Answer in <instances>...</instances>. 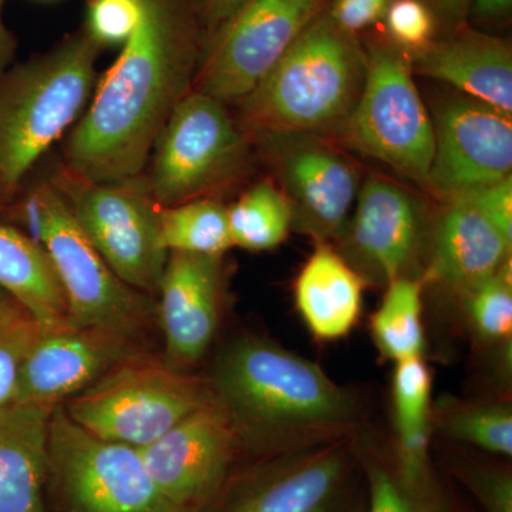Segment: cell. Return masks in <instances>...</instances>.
Masks as SVG:
<instances>
[{
    "label": "cell",
    "instance_id": "obj_25",
    "mask_svg": "<svg viewBox=\"0 0 512 512\" xmlns=\"http://www.w3.org/2000/svg\"><path fill=\"white\" fill-rule=\"evenodd\" d=\"M386 288L382 305L370 319V332L377 348L394 363L423 357V282L403 276Z\"/></svg>",
    "mask_w": 512,
    "mask_h": 512
},
{
    "label": "cell",
    "instance_id": "obj_38",
    "mask_svg": "<svg viewBox=\"0 0 512 512\" xmlns=\"http://www.w3.org/2000/svg\"><path fill=\"white\" fill-rule=\"evenodd\" d=\"M248 0H194L195 9L210 30H220Z\"/></svg>",
    "mask_w": 512,
    "mask_h": 512
},
{
    "label": "cell",
    "instance_id": "obj_34",
    "mask_svg": "<svg viewBox=\"0 0 512 512\" xmlns=\"http://www.w3.org/2000/svg\"><path fill=\"white\" fill-rule=\"evenodd\" d=\"M467 485L487 512H512V477L503 468L467 464L458 470Z\"/></svg>",
    "mask_w": 512,
    "mask_h": 512
},
{
    "label": "cell",
    "instance_id": "obj_36",
    "mask_svg": "<svg viewBox=\"0 0 512 512\" xmlns=\"http://www.w3.org/2000/svg\"><path fill=\"white\" fill-rule=\"evenodd\" d=\"M390 3L392 0H333L328 15L340 29L356 36L383 20Z\"/></svg>",
    "mask_w": 512,
    "mask_h": 512
},
{
    "label": "cell",
    "instance_id": "obj_30",
    "mask_svg": "<svg viewBox=\"0 0 512 512\" xmlns=\"http://www.w3.org/2000/svg\"><path fill=\"white\" fill-rule=\"evenodd\" d=\"M40 329L29 313L0 326V410L16 403L23 362Z\"/></svg>",
    "mask_w": 512,
    "mask_h": 512
},
{
    "label": "cell",
    "instance_id": "obj_3",
    "mask_svg": "<svg viewBox=\"0 0 512 512\" xmlns=\"http://www.w3.org/2000/svg\"><path fill=\"white\" fill-rule=\"evenodd\" d=\"M367 69L366 49L320 12L282 59L242 101L249 127L266 134L340 136L355 110Z\"/></svg>",
    "mask_w": 512,
    "mask_h": 512
},
{
    "label": "cell",
    "instance_id": "obj_13",
    "mask_svg": "<svg viewBox=\"0 0 512 512\" xmlns=\"http://www.w3.org/2000/svg\"><path fill=\"white\" fill-rule=\"evenodd\" d=\"M140 453L168 503L181 512H202L227 483L241 446L227 413L211 397Z\"/></svg>",
    "mask_w": 512,
    "mask_h": 512
},
{
    "label": "cell",
    "instance_id": "obj_28",
    "mask_svg": "<svg viewBox=\"0 0 512 512\" xmlns=\"http://www.w3.org/2000/svg\"><path fill=\"white\" fill-rule=\"evenodd\" d=\"M440 431L450 439L511 457L512 410L505 403L467 404L448 409L439 421Z\"/></svg>",
    "mask_w": 512,
    "mask_h": 512
},
{
    "label": "cell",
    "instance_id": "obj_26",
    "mask_svg": "<svg viewBox=\"0 0 512 512\" xmlns=\"http://www.w3.org/2000/svg\"><path fill=\"white\" fill-rule=\"evenodd\" d=\"M232 245L247 251H269L279 247L293 229L288 198L274 181L252 185L228 208Z\"/></svg>",
    "mask_w": 512,
    "mask_h": 512
},
{
    "label": "cell",
    "instance_id": "obj_16",
    "mask_svg": "<svg viewBox=\"0 0 512 512\" xmlns=\"http://www.w3.org/2000/svg\"><path fill=\"white\" fill-rule=\"evenodd\" d=\"M424 238L426 217L419 198L386 178L370 177L360 185L338 242L345 249L343 258L365 282L387 286L410 276Z\"/></svg>",
    "mask_w": 512,
    "mask_h": 512
},
{
    "label": "cell",
    "instance_id": "obj_15",
    "mask_svg": "<svg viewBox=\"0 0 512 512\" xmlns=\"http://www.w3.org/2000/svg\"><path fill=\"white\" fill-rule=\"evenodd\" d=\"M434 151L427 187L443 201L512 175L511 117L467 96L434 113Z\"/></svg>",
    "mask_w": 512,
    "mask_h": 512
},
{
    "label": "cell",
    "instance_id": "obj_4",
    "mask_svg": "<svg viewBox=\"0 0 512 512\" xmlns=\"http://www.w3.org/2000/svg\"><path fill=\"white\" fill-rule=\"evenodd\" d=\"M99 46L89 33H79L0 84L2 194L18 187L82 113L92 94Z\"/></svg>",
    "mask_w": 512,
    "mask_h": 512
},
{
    "label": "cell",
    "instance_id": "obj_14",
    "mask_svg": "<svg viewBox=\"0 0 512 512\" xmlns=\"http://www.w3.org/2000/svg\"><path fill=\"white\" fill-rule=\"evenodd\" d=\"M293 214V228L318 242L339 241L348 225L360 174L326 138L313 134H266Z\"/></svg>",
    "mask_w": 512,
    "mask_h": 512
},
{
    "label": "cell",
    "instance_id": "obj_37",
    "mask_svg": "<svg viewBox=\"0 0 512 512\" xmlns=\"http://www.w3.org/2000/svg\"><path fill=\"white\" fill-rule=\"evenodd\" d=\"M429 2L437 28L443 30L444 35L448 36L463 28L473 0H429Z\"/></svg>",
    "mask_w": 512,
    "mask_h": 512
},
{
    "label": "cell",
    "instance_id": "obj_6",
    "mask_svg": "<svg viewBox=\"0 0 512 512\" xmlns=\"http://www.w3.org/2000/svg\"><path fill=\"white\" fill-rule=\"evenodd\" d=\"M365 84L339 137L357 153L427 187L434 127L414 83L409 53L390 42L366 47Z\"/></svg>",
    "mask_w": 512,
    "mask_h": 512
},
{
    "label": "cell",
    "instance_id": "obj_11",
    "mask_svg": "<svg viewBox=\"0 0 512 512\" xmlns=\"http://www.w3.org/2000/svg\"><path fill=\"white\" fill-rule=\"evenodd\" d=\"M352 436L261 458L232 474L202 512H348L355 474Z\"/></svg>",
    "mask_w": 512,
    "mask_h": 512
},
{
    "label": "cell",
    "instance_id": "obj_8",
    "mask_svg": "<svg viewBox=\"0 0 512 512\" xmlns=\"http://www.w3.org/2000/svg\"><path fill=\"white\" fill-rule=\"evenodd\" d=\"M30 215L62 285L70 322L136 340L153 320L150 295L111 271L53 185L37 191Z\"/></svg>",
    "mask_w": 512,
    "mask_h": 512
},
{
    "label": "cell",
    "instance_id": "obj_17",
    "mask_svg": "<svg viewBox=\"0 0 512 512\" xmlns=\"http://www.w3.org/2000/svg\"><path fill=\"white\" fill-rule=\"evenodd\" d=\"M136 340L69 322L40 329L20 372L16 402L62 404L124 360L141 355Z\"/></svg>",
    "mask_w": 512,
    "mask_h": 512
},
{
    "label": "cell",
    "instance_id": "obj_21",
    "mask_svg": "<svg viewBox=\"0 0 512 512\" xmlns=\"http://www.w3.org/2000/svg\"><path fill=\"white\" fill-rule=\"evenodd\" d=\"M59 404L0 410V512H46L50 421Z\"/></svg>",
    "mask_w": 512,
    "mask_h": 512
},
{
    "label": "cell",
    "instance_id": "obj_12",
    "mask_svg": "<svg viewBox=\"0 0 512 512\" xmlns=\"http://www.w3.org/2000/svg\"><path fill=\"white\" fill-rule=\"evenodd\" d=\"M323 0H248L218 30L205 60L198 92L241 101L278 64L302 29L320 12Z\"/></svg>",
    "mask_w": 512,
    "mask_h": 512
},
{
    "label": "cell",
    "instance_id": "obj_32",
    "mask_svg": "<svg viewBox=\"0 0 512 512\" xmlns=\"http://www.w3.org/2000/svg\"><path fill=\"white\" fill-rule=\"evenodd\" d=\"M144 13V0H93L86 32L99 45L126 43Z\"/></svg>",
    "mask_w": 512,
    "mask_h": 512
},
{
    "label": "cell",
    "instance_id": "obj_10",
    "mask_svg": "<svg viewBox=\"0 0 512 512\" xmlns=\"http://www.w3.org/2000/svg\"><path fill=\"white\" fill-rule=\"evenodd\" d=\"M53 187L74 220L121 281L154 295L170 252L161 241L158 207L150 195L126 183H94L64 170Z\"/></svg>",
    "mask_w": 512,
    "mask_h": 512
},
{
    "label": "cell",
    "instance_id": "obj_27",
    "mask_svg": "<svg viewBox=\"0 0 512 512\" xmlns=\"http://www.w3.org/2000/svg\"><path fill=\"white\" fill-rule=\"evenodd\" d=\"M161 241L168 252L222 256L232 245L228 208L210 197L158 207Z\"/></svg>",
    "mask_w": 512,
    "mask_h": 512
},
{
    "label": "cell",
    "instance_id": "obj_5",
    "mask_svg": "<svg viewBox=\"0 0 512 512\" xmlns=\"http://www.w3.org/2000/svg\"><path fill=\"white\" fill-rule=\"evenodd\" d=\"M210 399L207 380L138 355L113 367L62 407L94 436L140 450Z\"/></svg>",
    "mask_w": 512,
    "mask_h": 512
},
{
    "label": "cell",
    "instance_id": "obj_31",
    "mask_svg": "<svg viewBox=\"0 0 512 512\" xmlns=\"http://www.w3.org/2000/svg\"><path fill=\"white\" fill-rule=\"evenodd\" d=\"M383 20L390 43L409 55L429 46L437 30L433 12L423 0H392Z\"/></svg>",
    "mask_w": 512,
    "mask_h": 512
},
{
    "label": "cell",
    "instance_id": "obj_24",
    "mask_svg": "<svg viewBox=\"0 0 512 512\" xmlns=\"http://www.w3.org/2000/svg\"><path fill=\"white\" fill-rule=\"evenodd\" d=\"M0 291L43 329L70 322L62 285L45 249L16 229L0 225Z\"/></svg>",
    "mask_w": 512,
    "mask_h": 512
},
{
    "label": "cell",
    "instance_id": "obj_40",
    "mask_svg": "<svg viewBox=\"0 0 512 512\" xmlns=\"http://www.w3.org/2000/svg\"><path fill=\"white\" fill-rule=\"evenodd\" d=\"M28 313L15 299L10 298L8 293L0 291V326L18 318V316Z\"/></svg>",
    "mask_w": 512,
    "mask_h": 512
},
{
    "label": "cell",
    "instance_id": "obj_23",
    "mask_svg": "<svg viewBox=\"0 0 512 512\" xmlns=\"http://www.w3.org/2000/svg\"><path fill=\"white\" fill-rule=\"evenodd\" d=\"M363 288L365 279L342 254L328 242H318L296 278V308L313 336L342 339L360 318Z\"/></svg>",
    "mask_w": 512,
    "mask_h": 512
},
{
    "label": "cell",
    "instance_id": "obj_29",
    "mask_svg": "<svg viewBox=\"0 0 512 512\" xmlns=\"http://www.w3.org/2000/svg\"><path fill=\"white\" fill-rule=\"evenodd\" d=\"M464 309L473 329L490 342L510 343L512 335L511 259L491 278L463 293Z\"/></svg>",
    "mask_w": 512,
    "mask_h": 512
},
{
    "label": "cell",
    "instance_id": "obj_9",
    "mask_svg": "<svg viewBox=\"0 0 512 512\" xmlns=\"http://www.w3.org/2000/svg\"><path fill=\"white\" fill-rule=\"evenodd\" d=\"M249 144L225 103L201 92L178 101L154 146L150 197L173 207L229 183L248 163Z\"/></svg>",
    "mask_w": 512,
    "mask_h": 512
},
{
    "label": "cell",
    "instance_id": "obj_7",
    "mask_svg": "<svg viewBox=\"0 0 512 512\" xmlns=\"http://www.w3.org/2000/svg\"><path fill=\"white\" fill-rule=\"evenodd\" d=\"M49 497L57 512H181L157 490L138 448L94 436L62 404L50 421Z\"/></svg>",
    "mask_w": 512,
    "mask_h": 512
},
{
    "label": "cell",
    "instance_id": "obj_22",
    "mask_svg": "<svg viewBox=\"0 0 512 512\" xmlns=\"http://www.w3.org/2000/svg\"><path fill=\"white\" fill-rule=\"evenodd\" d=\"M431 376L423 357L396 363L393 376L397 448L394 477L413 497L446 508L430 466Z\"/></svg>",
    "mask_w": 512,
    "mask_h": 512
},
{
    "label": "cell",
    "instance_id": "obj_18",
    "mask_svg": "<svg viewBox=\"0 0 512 512\" xmlns=\"http://www.w3.org/2000/svg\"><path fill=\"white\" fill-rule=\"evenodd\" d=\"M222 256L170 252L161 276L165 365L183 370L200 362L220 325Z\"/></svg>",
    "mask_w": 512,
    "mask_h": 512
},
{
    "label": "cell",
    "instance_id": "obj_20",
    "mask_svg": "<svg viewBox=\"0 0 512 512\" xmlns=\"http://www.w3.org/2000/svg\"><path fill=\"white\" fill-rule=\"evenodd\" d=\"M430 232L427 278L466 293L511 259V242L470 202L444 201Z\"/></svg>",
    "mask_w": 512,
    "mask_h": 512
},
{
    "label": "cell",
    "instance_id": "obj_19",
    "mask_svg": "<svg viewBox=\"0 0 512 512\" xmlns=\"http://www.w3.org/2000/svg\"><path fill=\"white\" fill-rule=\"evenodd\" d=\"M409 56L414 73L450 84L511 117L512 50L507 40L463 26Z\"/></svg>",
    "mask_w": 512,
    "mask_h": 512
},
{
    "label": "cell",
    "instance_id": "obj_33",
    "mask_svg": "<svg viewBox=\"0 0 512 512\" xmlns=\"http://www.w3.org/2000/svg\"><path fill=\"white\" fill-rule=\"evenodd\" d=\"M363 470L369 490L366 512H448L447 508L423 503L407 493L394 477L392 468L380 461L366 458Z\"/></svg>",
    "mask_w": 512,
    "mask_h": 512
},
{
    "label": "cell",
    "instance_id": "obj_2",
    "mask_svg": "<svg viewBox=\"0 0 512 512\" xmlns=\"http://www.w3.org/2000/svg\"><path fill=\"white\" fill-rule=\"evenodd\" d=\"M207 383L241 451L262 458L343 439L359 421L355 399L316 363L256 336L228 343Z\"/></svg>",
    "mask_w": 512,
    "mask_h": 512
},
{
    "label": "cell",
    "instance_id": "obj_41",
    "mask_svg": "<svg viewBox=\"0 0 512 512\" xmlns=\"http://www.w3.org/2000/svg\"><path fill=\"white\" fill-rule=\"evenodd\" d=\"M3 5H5V0H0V66L8 62L13 50L12 37L3 23Z\"/></svg>",
    "mask_w": 512,
    "mask_h": 512
},
{
    "label": "cell",
    "instance_id": "obj_35",
    "mask_svg": "<svg viewBox=\"0 0 512 512\" xmlns=\"http://www.w3.org/2000/svg\"><path fill=\"white\" fill-rule=\"evenodd\" d=\"M458 198L474 205L512 244V175Z\"/></svg>",
    "mask_w": 512,
    "mask_h": 512
},
{
    "label": "cell",
    "instance_id": "obj_39",
    "mask_svg": "<svg viewBox=\"0 0 512 512\" xmlns=\"http://www.w3.org/2000/svg\"><path fill=\"white\" fill-rule=\"evenodd\" d=\"M512 0H473L468 16L480 20L504 19L510 15Z\"/></svg>",
    "mask_w": 512,
    "mask_h": 512
},
{
    "label": "cell",
    "instance_id": "obj_1",
    "mask_svg": "<svg viewBox=\"0 0 512 512\" xmlns=\"http://www.w3.org/2000/svg\"><path fill=\"white\" fill-rule=\"evenodd\" d=\"M195 62L184 0H144V13L66 144L67 170L116 184L143 171Z\"/></svg>",
    "mask_w": 512,
    "mask_h": 512
}]
</instances>
